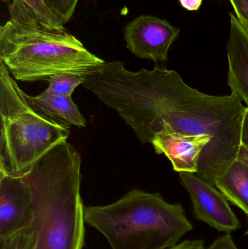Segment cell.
I'll use <instances>...</instances> for the list:
<instances>
[{"mask_svg": "<svg viewBox=\"0 0 248 249\" xmlns=\"http://www.w3.org/2000/svg\"><path fill=\"white\" fill-rule=\"evenodd\" d=\"M230 31L227 41V83L231 93L248 108V27L233 13H230Z\"/></svg>", "mask_w": 248, "mask_h": 249, "instance_id": "30bf717a", "label": "cell"}, {"mask_svg": "<svg viewBox=\"0 0 248 249\" xmlns=\"http://www.w3.org/2000/svg\"><path fill=\"white\" fill-rule=\"evenodd\" d=\"M215 186L248 217V165L237 158L217 177Z\"/></svg>", "mask_w": 248, "mask_h": 249, "instance_id": "8fae6325", "label": "cell"}, {"mask_svg": "<svg viewBox=\"0 0 248 249\" xmlns=\"http://www.w3.org/2000/svg\"><path fill=\"white\" fill-rule=\"evenodd\" d=\"M28 98L36 109L53 119L77 127L86 126L85 118L71 96H55L45 90L38 96H28Z\"/></svg>", "mask_w": 248, "mask_h": 249, "instance_id": "7c38bea8", "label": "cell"}, {"mask_svg": "<svg viewBox=\"0 0 248 249\" xmlns=\"http://www.w3.org/2000/svg\"><path fill=\"white\" fill-rule=\"evenodd\" d=\"M35 13L39 20L47 26L55 29L64 30L62 20L55 16L50 9L44 2L43 0H22Z\"/></svg>", "mask_w": 248, "mask_h": 249, "instance_id": "5bb4252c", "label": "cell"}, {"mask_svg": "<svg viewBox=\"0 0 248 249\" xmlns=\"http://www.w3.org/2000/svg\"><path fill=\"white\" fill-rule=\"evenodd\" d=\"M36 239L30 227L12 237V249H34Z\"/></svg>", "mask_w": 248, "mask_h": 249, "instance_id": "2e32d148", "label": "cell"}, {"mask_svg": "<svg viewBox=\"0 0 248 249\" xmlns=\"http://www.w3.org/2000/svg\"><path fill=\"white\" fill-rule=\"evenodd\" d=\"M32 193L23 177L0 172V240L9 239L31 227Z\"/></svg>", "mask_w": 248, "mask_h": 249, "instance_id": "ba28073f", "label": "cell"}, {"mask_svg": "<svg viewBox=\"0 0 248 249\" xmlns=\"http://www.w3.org/2000/svg\"><path fill=\"white\" fill-rule=\"evenodd\" d=\"M48 80L49 86L45 91L55 96H71L76 88L84 83V77L72 73H60Z\"/></svg>", "mask_w": 248, "mask_h": 249, "instance_id": "4fadbf2b", "label": "cell"}, {"mask_svg": "<svg viewBox=\"0 0 248 249\" xmlns=\"http://www.w3.org/2000/svg\"><path fill=\"white\" fill-rule=\"evenodd\" d=\"M203 0H179L181 5L189 11H196L200 8Z\"/></svg>", "mask_w": 248, "mask_h": 249, "instance_id": "44dd1931", "label": "cell"}, {"mask_svg": "<svg viewBox=\"0 0 248 249\" xmlns=\"http://www.w3.org/2000/svg\"><path fill=\"white\" fill-rule=\"evenodd\" d=\"M165 249H206L202 239L185 240Z\"/></svg>", "mask_w": 248, "mask_h": 249, "instance_id": "d6986e66", "label": "cell"}, {"mask_svg": "<svg viewBox=\"0 0 248 249\" xmlns=\"http://www.w3.org/2000/svg\"><path fill=\"white\" fill-rule=\"evenodd\" d=\"M181 184L192 200L194 216L218 232L231 233L240 229V220L225 196L215 185L192 173H179Z\"/></svg>", "mask_w": 248, "mask_h": 249, "instance_id": "8992f818", "label": "cell"}, {"mask_svg": "<svg viewBox=\"0 0 248 249\" xmlns=\"http://www.w3.org/2000/svg\"><path fill=\"white\" fill-rule=\"evenodd\" d=\"M238 20L248 27V0H229Z\"/></svg>", "mask_w": 248, "mask_h": 249, "instance_id": "e0dca14e", "label": "cell"}, {"mask_svg": "<svg viewBox=\"0 0 248 249\" xmlns=\"http://www.w3.org/2000/svg\"><path fill=\"white\" fill-rule=\"evenodd\" d=\"M10 19L0 27V61L23 82L48 80L54 74L84 75L105 61L64 29L47 26L22 0L9 4Z\"/></svg>", "mask_w": 248, "mask_h": 249, "instance_id": "3957f363", "label": "cell"}, {"mask_svg": "<svg viewBox=\"0 0 248 249\" xmlns=\"http://www.w3.org/2000/svg\"><path fill=\"white\" fill-rule=\"evenodd\" d=\"M43 1L66 24L70 21L74 15L79 0H43Z\"/></svg>", "mask_w": 248, "mask_h": 249, "instance_id": "9a60e30c", "label": "cell"}, {"mask_svg": "<svg viewBox=\"0 0 248 249\" xmlns=\"http://www.w3.org/2000/svg\"><path fill=\"white\" fill-rule=\"evenodd\" d=\"M84 213L112 249H165L193 229L181 203L137 189L112 204L84 206Z\"/></svg>", "mask_w": 248, "mask_h": 249, "instance_id": "277c9868", "label": "cell"}, {"mask_svg": "<svg viewBox=\"0 0 248 249\" xmlns=\"http://www.w3.org/2000/svg\"><path fill=\"white\" fill-rule=\"evenodd\" d=\"M179 33L180 29L167 20L141 15L125 26L124 37L127 48L138 58L165 62Z\"/></svg>", "mask_w": 248, "mask_h": 249, "instance_id": "52a82bcc", "label": "cell"}, {"mask_svg": "<svg viewBox=\"0 0 248 249\" xmlns=\"http://www.w3.org/2000/svg\"><path fill=\"white\" fill-rule=\"evenodd\" d=\"M80 154L66 142L22 176L32 193L34 249H83L84 206L80 195Z\"/></svg>", "mask_w": 248, "mask_h": 249, "instance_id": "7a4b0ae2", "label": "cell"}, {"mask_svg": "<svg viewBox=\"0 0 248 249\" xmlns=\"http://www.w3.org/2000/svg\"><path fill=\"white\" fill-rule=\"evenodd\" d=\"M212 139L206 135L184 134L164 124L151 144L156 153L165 155L178 173L196 174L199 163L208 153Z\"/></svg>", "mask_w": 248, "mask_h": 249, "instance_id": "9c48e42d", "label": "cell"}, {"mask_svg": "<svg viewBox=\"0 0 248 249\" xmlns=\"http://www.w3.org/2000/svg\"><path fill=\"white\" fill-rule=\"evenodd\" d=\"M0 172L22 177L66 142L69 125L40 112L0 61Z\"/></svg>", "mask_w": 248, "mask_h": 249, "instance_id": "5b68a950", "label": "cell"}, {"mask_svg": "<svg viewBox=\"0 0 248 249\" xmlns=\"http://www.w3.org/2000/svg\"><path fill=\"white\" fill-rule=\"evenodd\" d=\"M206 249H240L236 245L231 233L218 237Z\"/></svg>", "mask_w": 248, "mask_h": 249, "instance_id": "ac0fdd59", "label": "cell"}, {"mask_svg": "<svg viewBox=\"0 0 248 249\" xmlns=\"http://www.w3.org/2000/svg\"><path fill=\"white\" fill-rule=\"evenodd\" d=\"M246 235H248V229H247V231H246Z\"/></svg>", "mask_w": 248, "mask_h": 249, "instance_id": "603a6c76", "label": "cell"}, {"mask_svg": "<svg viewBox=\"0 0 248 249\" xmlns=\"http://www.w3.org/2000/svg\"><path fill=\"white\" fill-rule=\"evenodd\" d=\"M237 159L243 161L246 165H248V149L247 148L241 146L240 151H239Z\"/></svg>", "mask_w": 248, "mask_h": 249, "instance_id": "7402d4cb", "label": "cell"}, {"mask_svg": "<svg viewBox=\"0 0 248 249\" xmlns=\"http://www.w3.org/2000/svg\"><path fill=\"white\" fill-rule=\"evenodd\" d=\"M240 143L241 146L248 149V108L245 109L240 130Z\"/></svg>", "mask_w": 248, "mask_h": 249, "instance_id": "ffe728a7", "label": "cell"}, {"mask_svg": "<svg viewBox=\"0 0 248 249\" xmlns=\"http://www.w3.org/2000/svg\"><path fill=\"white\" fill-rule=\"evenodd\" d=\"M100 98L144 144L151 143L164 124L179 133L211 137L196 175L213 185L238 156L246 107L233 93L205 94L188 86L174 70L156 67L133 72L119 63L106 76Z\"/></svg>", "mask_w": 248, "mask_h": 249, "instance_id": "6da1fadb", "label": "cell"}]
</instances>
